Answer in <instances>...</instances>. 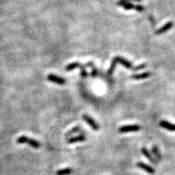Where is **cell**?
Returning a JSON list of instances; mask_svg holds the SVG:
<instances>
[{"instance_id": "6da1fadb", "label": "cell", "mask_w": 175, "mask_h": 175, "mask_svg": "<svg viewBox=\"0 0 175 175\" xmlns=\"http://www.w3.org/2000/svg\"><path fill=\"white\" fill-rule=\"evenodd\" d=\"M17 143L19 144H23V143H27L29 145L32 146L34 148H39L40 147V145L36 140H34L33 139H30L28 137H25V136H22L20 137L17 139Z\"/></svg>"}, {"instance_id": "7a4b0ae2", "label": "cell", "mask_w": 175, "mask_h": 175, "mask_svg": "<svg viewBox=\"0 0 175 175\" xmlns=\"http://www.w3.org/2000/svg\"><path fill=\"white\" fill-rule=\"evenodd\" d=\"M83 120H84V121H86V122L88 124V125H89L91 128H92L93 130H94V131L99 130V125H98V124L96 123V121L93 119V118H91L90 116L87 115H84L83 116Z\"/></svg>"}, {"instance_id": "3957f363", "label": "cell", "mask_w": 175, "mask_h": 175, "mask_svg": "<svg viewBox=\"0 0 175 175\" xmlns=\"http://www.w3.org/2000/svg\"><path fill=\"white\" fill-rule=\"evenodd\" d=\"M140 126L138 125H131V126H122L119 129L120 132H131V131H137L140 130Z\"/></svg>"}, {"instance_id": "277c9868", "label": "cell", "mask_w": 175, "mask_h": 175, "mask_svg": "<svg viewBox=\"0 0 175 175\" xmlns=\"http://www.w3.org/2000/svg\"><path fill=\"white\" fill-rule=\"evenodd\" d=\"M137 167L142 168L144 171H145L146 172H147L148 174H154L155 173V170L152 167H151L150 166L147 165V164H145L143 162H138L137 164Z\"/></svg>"}, {"instance_id": "5b68a950", "label": "cell", "mask_w": 175, "mask_h": 175, "mask_svg": "<svg viewBox=\"0 0 175 175\" xmlns=\"http://www.w3.org/2000/svg\"><path fill=\"white\" fill-rule=\"evenodd\" d=\"M48 80L52 83H56L58 85H64L66 83V80L60 77L56 76L55 74H49L48 76Z\"/></svg>"}, {"instance_id": "8992f818", "label": "cell", "mask_w": 175, "mask_h": 175, "mask_svg": "<svg viewBox=\"0 0 175 175\" xmlns=\"http://www.w3.org/2000/svg\"><path fill=\"white\" fill-rule=\"evenodd\" d=\"M174 26V23L172 21H169L168 22V23H166L164 26H163L162 27H160L159 29H158L156 32H155V34H162L166 33V32H168V30H170Z\"/></svg>"}, {"instance_id": "52a82bcc", "label": "cell", "mask_w": 175, "mask_h": 175, "mask_svg": "<svg viewBox=\"0 0 175 175\" xmlns=\"http://www.w3.org/2000/svg\"><path fill=\"white\" fill-rule=\"evenodd\" d=\"M142 154H143L145 156L146 158H147V159H148L152 163V164H154V165H156L158 163V161L156 160V159L155 158H153V156L152 155V154H151V152H150V151L147 150L146 147H142Z\"/></svg>"}, {"instance_id": "ba28073f", "label": "cell", "mask_w": 175, "mask_h": 175, "mask_svg": "<svg viewBox=\"0 0 175 175\" xmlns=\"http://www.w3.org/2000/svg\"><path fill=\"white\" fill-rule=\"evenodd\" d=\"M115 58L116 61H117V63L121 64L123 66H124L126 68H127V69H132L133 68L132 64L129 62V61H127V60L125 59V58H121L120 56H116Z\"/></svg>"}, {"instance_id": "9c48e42d", "label": "cell", "mask_w": 175, "mask_h": 175, "mask_svg": "<svg viewBox=\"0 0 175 175\" xmlns=\"http://www.w3.org/2000/svg\"><path fill=\"white\" fill-rule=\"evenodd\" d=\"M160 126L162 128L166 129V130L171 131H175V124H172L166 121H161L160 122Z\"/></svg>"}, {"instance_id": "30bf717a", "label": "cell", "mask_w": 175, "mask_h": 175, "mask_svg": "<svg viewBox=\"0 0 175 175\" xmlns=\"http://www.w3.org/2000/svg\"><path fill=\"white\" fill-rule=\"evenodd\" d=\"M86 139V136L83 135V134H80V135L78 136V137L69 138V139H67V143L72 144V143H76V142H84Z\"/></svg>"}, {"instance_id": "8fae6325", "label": "cell", "mask_w": 175, "mask_h": 175, "mask_svg": "<svg viewBox=\"0 0 175 175\" xmlns=\"http://www.w3.org/2000/svg\"><path fill=\"white\" fill-rule=\"evenodd\" d=\"M151 74L150 72H144L142 74H133L131 76V78L134 80H142L145 79V78H148L149 77H150Z\"/></svg>"}, {"instance_id": "7c38bea8", "label": "cell", "mask_w": 175, "mask_h": 175, "mask_svg": "<svg viewBox=\"0 0 175 175\" xmlns=\"http://www.w3.org/2000/svg\"><path fill=\"white\" fill-rule=\"evenodd\" d=\"M152 152L153 153L154 156H155V158L156 159L157 161H160L161 160V155H160V152L159 151L158 147L156 145H153L152 147Z\"/></svg>"}, {"instance_id": "4fadbf2b", "label": "cell", "mask_w": 175, "mask_h": 175, "mask_svg": "<svg viewBox=\"0 0 175 175\" xmlns=\"http://www.w3.org/2000/svg\"><path fill=\"white\" fill-rule=\"evenodd\" d=\"M80 64L78 63V62H74V63H72L70 64H68L67 66L65 67V70H66V71L67 72H70L72 71V70H74V69H76V68H78L80 66Z\"/></svg>"}, {"instance_id": "5bb4252c", "label": "cell", "mask_w": 175, "mask_h": 175, "mask_svg": "<svg viewBox=\"0 0 175 175\" xmlns=\"http://www.w3.org/2000/svg\"><path fill=\"white\" fill-rule=\"evenodd\" d=\"M117 64V61H116L115 58H114L113 59H112V64H111V66H110V67H109V70H108V75H109V76H111V75L113 74V72H114L115 69Z\"/></svg>"}, {"instance_id": "9a60e30c", "label": "cell", "mask_w": 175, "mask_h": 175, "mask_svg": "<svg viewBox=\"0 0 175 175\" xmlns=\"http://www.w3.org/2000/svg\"><path fill=\"white\" fill-rule=\"evenodd\" d=\"M72 172V169L71 168H66L58 171L56 172V175H69Z\"/></svg>"}, {"instance_id": "2e32d148", "label": "cell", "mask_w": 175, "mask_h": 175, "mask_svg": "<svg viewBox=\"0 0 175 175\" xmlns=\"http://www.w3.org/2000/svg\"><path fill=\"white\" fill-rule=\"evenodd\" d=\"M80 129H81L80 126H76V127L73 128L72 130H70V131H68V132L66 133V138H68V137H71V136H72L73 134L79 132L80 131Z\"/></svg>"}, {"instance_id": "e0dca14e", "label": "cell", "mask_w": 175, "mask_h": 175, "mask_svg": "<svg viewBox=\"0 0 175 175\" xmlns=\"http://www.w3.org/2000/svg\"><path fill=\"white\" fill-rule=\"evenodd\" d=\"M86 65H80V74L81 76L83 78H86L88 76V73L86 70Z\"/></svg>"}, {"instance_id": "ac0fdd59", "label": "cell", "mask_w": 175, "mask_h": 175, "mask_svg": "<svg viewBox=\"0 0 175 175\" xmlns=\"http://www.w3.org/2000/svg\"><path fill=\"white\" fill-rule=\"evenodd\" d=\"M123 7L124 9H126V10H132V9H134V7H135V5H133V4L131 3V2H129V3L125 4V5L123 6Z\"/></svg>"}, {"instance_id": "d6986e66", "label": "cell", "mask_w": 175, "mask_h": 175, "mask_svg": "<svg viewBox=\"0 0 175 175\" xmlns=\"http://www.w3.org/2000/svg\"><path fill=\"white\" fill-rule=\"evenodd\" d=\"M147 64H142L139 65V66H136V67L133 68V71H139V70H142L145 68H146Z\"/></svg>"}, {"instance_id": "ffe728a7", "label": "cell", "mask_w": 175, "mask_h": 175, "mask_svg": "<svg viewBox=\"0 0 175 175\" xmlns=\"http://www.w3.org/2000/svg\"><path fill=\"white\" fill-rule=\"evenodd\" d=\"M91 68H92V72H91V76H92V78H96V77L98 75V70H97V69H96V68L95 67L94 65L91 66Z\"/></svg>"}, {"instance_id": "44dd1931", "label": "cell", "mask_w": 175, "mask_h": 175, "mask_svg": "<svg viewBox=\"0 0 175 175\" xmlns=\"http://www.w3.org/2000/svg\"><path fill=\"white\" fill-rule=\"evenodd\" d=\"M131 1H133V0H119V1L117 2V5H119V6H122L123 7L125 4L131 2Z\"/></svg>"}, {"instance_id": "7402d4cb", "label": "cell", "mask_w": 175, "mask_h": 175, "mask_svg": "<svg viewBox=\"0 0 175 175\" xmlns=\"http://www.w3.org/2000/svg\"><path fill=\"white\" fill-rule=\"evenodd\" d=\"M134 9H135L137 11L139 12V13L145 10V7H144V6H142V5H135V7H134Z\"/></svg>"}, {"instance_id": "603a6c76", "label": "cell", "mask_w": 175, "mask_h": 175, "mask_svg": "<svg viewBox=\"0 0 175 175\" xmlns=\"http://www.w3.org/2000/svg\"><path fill=\"white\" fill-rule=\"evenodd\" d=\"M141 1H142V0H133V2H141Z\"/></svg>"}]
</instances>
